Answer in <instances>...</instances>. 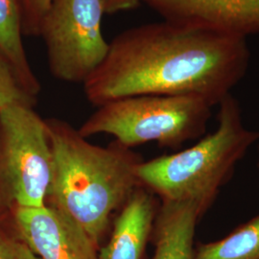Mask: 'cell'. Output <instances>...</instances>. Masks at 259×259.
Segmentation results:
<instances>
[{
  "label": "cell",
  "mask_w": 259,
  "mask_h": 259,
  "mask_svg": "<svg viewBox=\"0 0 259 259\" xmlns=\"http://www.w3.org/2000/svg\"><path fill=\"white\" fill-rule=\"evenodd\" d=\"M16 231L40 259H99L96 245L76 223L50 205L11 210Z\"/></svg>",
  "instance_id": "7"
},
{
  "label": "cell",
  "mask_w": 259,
  "mask_h": 259,
  "mask_svg": "<svg viewBox=\"0 0 259 259\" xmlns=\"http://www.w3.org/2000/svg\"><path fill=\"white\" fill-rule=\"evenodd\" d=\"M217 128L195 145L171 155L143 160L138 178L159 202H191L203 217L212 207L252 145L259 131L247 128L240 104L232 94L218 105Z\"/></svg>",
  "instance_id": "3"
},
{
  "label": "cell",
  "mask_w": 259,
  "mask_h": 259,
  "mask_svg": "<svg viewBox=\"0 0 259 259\" xmlns=\"http://www.w3.org/2000/svg\"><path fill=\"white\" fill-rule=\"evenodd\" d=\"M247 39L166 20L123 31L101 65L83 83L99 107L139 95H193L218 106L250 65Z\"/></svg>",
  "instance_id": "1"
},
{
  "label": "cell",
  "mask_w": 259,
  "mask_h": 259,
  "mask_svg": "<svg viewBox=\"0 0 259 259\" xmlns=\"http://www.w3.org/2000/svg\"><path fill=\"white\" fill-rule=\"evenodd\" d=\"M107 15L136 9L140 5V0H102Z\"/></svg>",
  "instance_id": "16"
},
{
  "label": "cell",
  "mask_w": 259,
  "mask_h": 259,
  "mask_svg": "<svg viewBox=\"0 0 259 259\" xmlns=\"http://www.w3.org/2000/svg\"><path fill=\"white\" fill-rule=\"evenodd\" d=\"M211 108L193 95L131 96L97 107L78 131L85 139L109 135L127 148L155 142L177 149L204 137Z\"/></svg>",
  "instance_id": "4"
},
{
  "label": "cell",
  "mask_w": 259,
  "mask_h": 259,
  "mask_svg": "<svg viewBox=\"0 0 259 259\" xmlns=\"http://www.w3.org/2000/svg\"><path fill=\"white\" fill-rule=\"evenodd\" d=\"M47 122L53 155L47 204L73 220L98 246L111 217L141 186L138 168L143 158L115 140L93 144L66 121Z\"/></svg>",
  "instance_id": "2"
},
{
  "label": "cell",
  "mask_w": 259,
  "mask_h": 259,
  "mask_svg": "<svg viewBox=\"0 0 259 259\" xmlns=\"http://www.w3.org/2000/svg\"><path fill=\"white\" fill-rule=\"evenodd\" d=\"M22 35L20 0H0V50L15 67L30 92L37 96L40 84L29 64Z\"/></svg>",
  "instance_id": "11"
},
{
  "label": "cell",
  "mask_w": 259,
  "mask_h": 259,
  "mask_svg": "<svg viewBox=\"0 0 259 259\" xmlns=\"http://www.w3.org/2000/svg\"><path fill=\"white\" fill-rule=\"evenodd\" d=\"M37 96L30 92L15 67L0 50V109L20 104L35 107Z\"/></svg>",
  "instance_id": "13"
},
{
  "label": "cell",
  "mask_w": 259,
  "mask_h": 259,
  "mask_svg": "<svg viewBox=\"0 0 259 259\" xmlns=\"http://www.w3.org/2000/svg\"><path fill=\"white\" fill-rule=\"evenodd\" d=\"M51 0H20L23 34L38 37L40 21Z\"/></svg>",
  "instance_id": "14"
},
{
  "label": "cell",
  "mask_w": 259,
  "mask_h": 259,
  "mask_svg": "<svg viewBox=\"0 0 259 259\" xmlns=\"http://www.w3.org/2000/svg\"><path fill=\"white\" fill-rule=\"evenodd\" d=\"M194 259H259V214L221 239L197 243Z\"/></svg>",
  "instance_id": "12"
},
{
  "label": "cell",
  "mask_w": 259,
  "mask_h": 259,
  "mask_svg": "<svg viewBox=\"0 0 259 259\" xmlns=\"http://www.w3.org/2000/svg\"><path fill=\"white\" fill-rule=\"evenodd\" d=\"M257 167H258V171H259V145H258V150H257Z\"/></svg>",
  "instance_id": "17"
},
{
  "label": "cell",
  "mask_w": 259,
  "mask_h": 259,
  "mask_svg": "<svg viewBox=\"0 0 259 259\" xmlns=\"http://www.w3.org/2000/svg\"><path fill=\"white\" fill-rule=\"evenodd\" d=\"M163 20L226 36L259 34V0H140Z\"/></svg>",
  "instance_id": "8"
},
{
  "label": "cell",
  "mask_w": 259,
  "mask_h": 259,
  "mask_svg": "<svg viewBox=\"0 0 259 259\" xmlns=\"http://www.w3.org/2000/svg\"><path fill=\"white\" fill-rule=\"evenodd\" d=\"M53 155L47 119L33 107L0 109V184L10 210L47 204Z\"/></svg>",
  "instance_id": "5"
},
{
  "label": "cell",
  "mask_w": 259,
  "mask_h": 259,
  "mask_svg": "<svg viewBox=\"0 0 259 259\" xmlns=\"http://www.w3.org/2000/svg\"><path fill=\"white\" fill-rule=\"evenodd\" d=\"M160 202L142 185L116 213L111 238L99 259H143Z\"/></svg>",
  "instance_id": "9"
},
{
  "label": "cell",
  "mask_w": 259,
  "mask_h": 259,
  "mask_svg": "<svg viewBox=\"0 0 259 259\" xmlns=\"http://www.w3.org/2000/svg\"><path fill=\"white\" fill-rule=\"evenodd\" d=\"M102 0H51L38 37L47 47L49 71L57 80L84 83L108 55L102 34Z\"/></svg>",
  "instance_id": "6"
},
{
  "label": "cell",
  "mask_w": 259,
  "mask_h": 259,
  "mask_svg": "<svg viewBox=\"0 0 259 259\" xmlns=\"http://www.w3.org/2000/svg\"><path fill=\"white\" fill-rule=\"evenodd\" d=\"M0 259H40L19 236H11L0 229Z\"/></svg>",
  "instance_id": "15"
},
{
  "label": "cell",
  "mask_w": 259,
  "mask_h": 259,
  "mask_svg": "<svg viewBox=\"0 0 259 259\" xmlns=\"http://www.w3.org/2000/svg\"><path fill=\"white\" fill-rule=\"evenodd\" d=\"M203 215L191 202H160L151 240L153 259H194L195 234Z\"/></svg>",
  "instance_id": "10"
}]
</instances>
